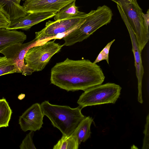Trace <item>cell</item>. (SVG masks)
<instances>
[{
	"label": "cell",
	"instance_id": "obj_1",
	"mask_svg": "<svg viewBox=\"0 0 149 149\" xmlns=\"http://www.w3.org/2000/svg\"><path fill=\"white\" fill-rule=\"evenodd\" d=\"M105 77L100 67L88 59L67 58L51 70V83L67 91H85L102 84Z\"/></svg>",
	"mask_w": 149,
	"mask_h": 149
},
{
	"label": "cell",
	"instance_id": "obj_2",
	"mask_svg": "<svg viewBox=\"0 0 149 149\" xmlns=\"http://www.w3.org/2000/svg\"><path fill=\"white\" fill-rule=\"evenodd\" d=\"M40 105L44 115L49 119L54 127L61 131L62 135L69 136L72 134L85 117L79 106L72 108L68 106L52 104L48 101H45Z\"/></svg>",
	"mask_w": 149,
	"mask_h": 149
},
{
	"label": "cell",
	"instance_id": "obj_3",
	"mask_svg": "<svg viewBox=\"0 0 149 149\" xmlns=\"http://www.w3.org/2000/svg\"><path fill=\"white\" fill-rule=\"evenodd\" d=\"M88 13L82 24L62 38L64 41L63 46H72L86 39L98 29L109 23L113 15L111 10L105 5Z\"/></svg>",
	"mask_w": 149,
	"mask_h": 149
},
{
	"label": "cell",
	"instance_id": "obj_4",
	"mask_svg": "<svg viewBox=\"0 0 149 149\" xmlns=\"http://www.w3.org/2000/svg\"><path fill=\"white\" fill-rule=\"evenodd\" d=\"M121 89L119 85L113 83L97 85L84 91L77 103L82 109L88 106L114 104L119 97Z\"/></svg>",
	"mask_w": 149,
	"mask_h": 149
},
{
	"label": "cell",
	"instance_id": "obj_5",
	"mask_svg": "<svg viewBox=\"0 0 149 149\" xmlns=\"http://www.w3.org/2000/svg\"><path fill=\"white\" fill-rule=\"evenodd\" d=\"M121 8L135 36L141 53L149 39V33L146 29L142 17V9L137 0L129 2L125 0H111Z\"/></svg>",
	"mask_w": 149,
	"mask_h": 149
},
{
	"label": "cell",
	"instance_id": "obj_6",
	"mask_svg": "<svg viewBox=\"0 0 149 149\" xmlns=\"http://www.w3.org/2000/svg\"><path fill=\"white\" fill-rule=\"evenodd\" d=\"M53 40H49L40 45H35L27 52L24 62L33 72L42 70L52 57L59 52L63 46Z\"/></svg>",
	"mask_w": 149,
	"mask_h": 149
},
{
	"label": "cell",
	"instance_id": "obj_7",
	"mask_svg": "<svg viewBox=\"0 0 149 149\" xmlns=\"http://www.w3.org/2000/svg\"><path fill=\"white\" fill-rule=\"evenodd\" d=\"M88 13L80 12L76 15L55 21H49L45 27L35 33L37 42L55 37L61 34H67L79 27L85 21Z\"/></svg>",
	"mask_w": 149,
	"mask_h": 149
},
{
	"label": "cell",
	"instance_id": "obj_8",
	"mask_svg": "<svg viewBox=\"0 0 149 149\" xmlns=\"http://www.w3.org/2000/svg\"><path fill=\"white\" fill-rule=\"evenodd\" d=\"M37 43L34 39L26 43H16L4 49L0 53L12 61L16 73H21L24 76L30 75L33 72L25 63L24 57L27 51Z\"/></svg>",
	"mask_w": 149,
	"mask_h": 149
},
{
	"label": "cell",
	"instance_id": "obj_9",
	"mask_svg": "<svg viewBox=\"0 0 149 149\" xmlns=\"http://www.w3.org/2000/svg\"><path fill=\"white\" fill-rule=\"evenodd\" d=\"M44 116L40 104H33L19 117V123L21 129L25 132L40 130L43 124Z\"/></svg>",
	"mask_w": 149,
	"mask_h": 149
},
{
	"label": "cell",
	"instance_id": "obj_10",
	"mask_svg": "<svg viewBox=\"0 0 149 149\" xmlns=\"http://www.w3.org/2000/svg\"><path fill=\"white\" fill-rule=\"evenodd\" d=\"M76 0H25L22 6L27 13L52 12L56 13Z\"/></svg>",
	"mask_w": 149,
	"mask_h": 149
},
{
	"label": "cell",
	"instance_id": "obj_11",
	"mask_svg": "<svg viewBox=\"0 0 149 149\" xmlns=\"http://www.w3.org/2000/svg\"><path fill=\"white\" fill-rule=\"evenodd\" d=\"M119 12L122 19L126 26L131 40L132 51L133 53L134 58L136 75L138 80V100L139 103L142 104L143 100L142 93V80L144 71L141 56V53L139 51L134 32L125 15L122 10H120Z\"/></svg>",
	"mask_w": 149,
	"mask_h": 149
},
{
	"label": "cell",
	"instance_id": "obj_12",
	"mask_svg": "<svg viewBox=\"0 0 149 149\" xmlns=\"http://www.w3.org/2000/svg\"><path fill=\"white\" fill-rule=\"evenodd\" d=\"M56 13L52 12H38L28 13L26 16L10 22L6 29H22L27 30L33 26L52 18Z\"/></svg>",
	"mask_w": 149,
	"mask_h": 149
},
{
	"label": "cell",
	"instance_id": "obj_13",
	"mask_svg": "<svg viewBox=\"0 0 149 149\" xmlns=\"http://www.w3.org/2000/svg\"><path fill=\"white\" fill-rule=\"evenodd\" d=\"M21 0H0V6L3 13L11 22L28 14L22 6Z\"/></svg>",
	"mask_w": 149,
	"mask_h": 149
},
{
	"label": "cell",
	"instance_id": "obj_14",
	"mask_svg": "<svg viewBox=\"0 0 149 149\" xmlns=\"http://www.w3.org/2000/svg\"><path fill=\"white\" fill-rule=\"evenodd\" d=\"M26 37V35L23 32L0 28V52L15 43H23Z\"/></svg>",
	"mask_w": 149,
	"mask_h": 149
},
{
	"label": "cell",
	"instance_id": "obj_15",
	"mask_svg": "<svg viewBox=\"0 0 149 149\" xmlns=\"http://www.w3.org/2000/svg\"><path fill=\"white\" fill-rule=\"evenodd\" d=\"M93 119L90 116L85 117L80 123L73 134L77 138L80 144L85 142L91 136V126Z\"/></svg>",
	"mask_w": 149,
	"mask_h": 149
},
{
	"label": "cell",
	"instance_id": "obj_16",
	"mask_svg": "<svg viewBox=\"0 0 149 149\" xmlns=\"http://www.w3.org/2000/svg\"><path fill=\"white\" fill-rule=\"evenodd\" d=\"M79 145L77 139L73 134L69 136L62 135L53 149H78Z\"/></svg>",
	"mask_w": 149,
	"mask_h": 149
},
{
	"label": "cell",
	"instance_id": "obj_17",
	"mask_svg": "<svg viewBox=\"0 0 149 149\" xmlns=\"http://www.w3.org/2000/svg\"><path fill=\"white\" fill-rule=\"evenodd\" d=\"M12 111L4 98L0 99V128L8 126Z\"/></svg>",
	"mask_w": 149,
	"mask_h": 149
},
{
	"label": "cell",
	"instance_id": "obj_18",
	"mask_svg": "<svg viewBox=\"0 0 149 149\" xmlns=\"http://www.w3.org/2000/svg\"><path fill=\"white\" fill-rule=\"evenodd\" d=\"M75 1L66 5L56 13L54 17L55 20H61L68 18L78 14V7L75 5Z\"/></svg>",
	"mask_w": 149,
	"mask_h": 149
},
{
	"label": "cell",
	"instance_id": "obj_19",
	"mask_svg": "<svg viewBox=\"0 0 149 149\" xmlns=\"http://www.w3.org/2000/svg\"><path fill=\"white\" fill-rule=\"evenodd\" d=\"M16 72L12 61L5 56L0 57V76Z\"/></svg>",
	"mask_w": 149,
	"mask_h": 149
},
{
	"label": "cell",
	"instance_id": "obj_20",
	"mask_svg": "<svg viewBox=\"0 0 149 149\" xmlns=\"http://www.w3.org/2000/svg\"><path fill=\"white\" fill-rule=\"evenodd\" d=\"M115 39L109 42L105 47L100 53L96 58L93 62L96 63L100 61L103 60H106L108 64H109V54L111 46L112 43L114 42Z\"/></svg>",
	"mask_w": 149,
	"mask_h": 149
},
{
	"label": "cell",
	"instance_id": "obj_21",
	"mask_svg": "<svg viewBox=\"0 0 149 149\" xmlns=\"http://www.w3.org/2000/svg\"><path fill=\"white\" fill-rule=\"evenodd\" d=\"M34 131L30 132L26 135L19 146L20 149H36L33 142Z\"/></svg>",
	"mask_w": 149,
	"mask_h": 149
},
{
	"label": "cell",
	"instance_id": "obj_22",
	"mask_svg": "<svg viewBox=\"0 0 149 149\" xmlns=\"http://www.w3.org/2000/svg\"><path fill=\"white\" fill-rule=\"evenodd\" d=\"M144 135L143 141L142 149L149 148V114H148L146 118V122L143 131Z\"/></svg>",
	"mask_w": 149,
	"mask_h": 149
},
{
	"label": "cell",
	"instance_id": "obj_23",
	"mask_svg": "<svg viewBox=\"0 0 149 149\" xmlns=\"http://www.w3.org/2000/svg\"><path fill=\"white\" fill-rule=\"evenodd\" d=\"M10 22L2 10L0 6V28H6Z\"/></svg>",
	"mask_w": 149,
	"mask_h": 149
},
{
	"label": "cell",
	"instance_id": "obj_24",
	"mask_svg": "<svg viewBox=\"0 0 149 149\" xmlns=\"http://www.w3.org/2000/svg\"><path fill=\"white\" fill-rule=\"evenodd\" d=\"M142 17L147 31L149 33L148 27L149 25V9H148L146 14L142 13Z\"/></svg>",
	"mask_w": 149,
	"mask_h": 149
},
{
	"label": "cell",
	"instance_id": "obj_25",
	"mask_svg": "<svg viewBox=\"0 0 149 149\" xmlns=\"http://www.w3.org/2000/svg\"><path fill=\"white\" fill-rule=\"evenodd\" d=\"M125 1H127L129 2H131L132 1V0H125Z\"/></svg>",
	"mask_w": 149,
	"mask_h": 149
}]
</instances>
